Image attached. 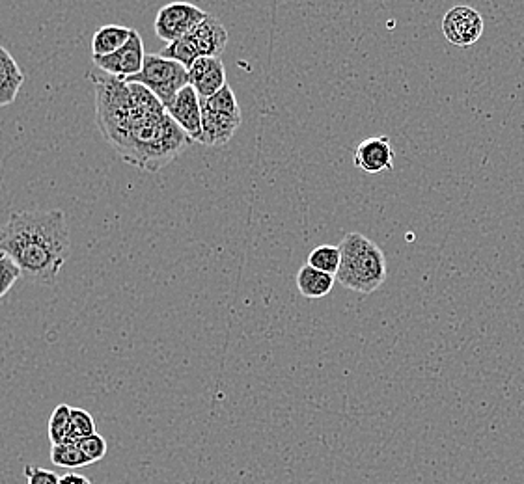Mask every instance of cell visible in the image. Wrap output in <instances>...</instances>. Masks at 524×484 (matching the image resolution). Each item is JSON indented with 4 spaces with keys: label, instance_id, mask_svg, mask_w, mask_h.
I'll return each mask as SVG.
<instances>
[{
    "label": "cell",
    "instance_id": "6da1fadb",
    "mask_svg": "<svg viewBox=\"0 0 524 484\" xmlns=\"http://www.w3.org/2000/svg\"><path fill=\"white\" fill-rule=\"evenodd\" d=\"M88 79L94 84L99 133L122 161L157 174L193 144L146 86L107 73H88Z\"/></svg>",
    "mask_w": 524,
    "mask_h": 484
},
{
    "label": "cell",
    "instance_id": "7a4b0ae2",
    "mask_svg": "<svg viewBox=\"0 0 524 484\" xmlns=\"http://www.w3.org/2000/svg\"><path fill=\"white\" fill-rule=\"evenodd\" d=\"M0 252L14 259L28 282H55L71 252L64 211L14 213L0 226Z\"/></svg>",
    "mask_w": 524,
    "mask_h": 484
},
{
    "label": "cell",
    "instance_id": "3957f363",
    "mask_svg": "<svg viewBox=\"0 0 524 484\" xmlns=\"http://www.w3.org/2000/svg\"><path fill=\"white\" fill-rule=\"evenodd\" d=\"M342 261L336 272V282L344 289L372 295L387 282V257L383 250L359 231L347 233L338 244Z\"/></svg>",
    "mask_w": 524,
    "mask_h": 484
},
{
    "label": "cell",
    "instance_id": "277c9868",
    "mask_svg": "<svg viewBox=\"0 0 524 484\" xmlns=\"http://www.w3.org/2000/svg\"><path fill=\"white\" fill-rule=\"evenodd\" d=\"M202 108V138L200 144L209 148L226 146L241 127V107L234 90L226 84L211 97L200 99Z\"/></svg>",
    "mask_w": 524,
    "mask_h": 484
},
{
    "label": "cell",
    "instance_id": "5b68a950",
    "mask_svg": "<svg viewBox=\"0 0 524 484\" xmlns=\"http://www.w3.org/2000/svg\"><path fill=\"white\" fill-rule=\"evenodd\" d=\"M228 43V30L221 21L213 15L185 34L180 40L166 45L161 51V56L176 60L189 69L200 58H221Z\"/></svg>",
    "mask_w": 524,
    "mask_h": 484
},
{
    "label": "cell",
    "instance_id": "8992f818",
    "mask_svg": "<svg viewBox=\"0 0 524 484\" xmlns=\"http://www.w3.org/2000/svg\"><path fill=\"white\" fill-rule=\"evenodd\" d=\"M125 81L146 86L166 108L185 86H189V69L161 54H146L142 71Z\"/></svg>",
    "mask_w": 524,
    "mask_h": 484
},
{
    "label": "cell",
    "instance_id": "52a82bcc",
    "mask_svg": "<svg viewBox=\"0 0 524 484\" xmlns=\"http://www.w3.org/2000/svg\"><path fill=\"white\" fill-rule=\"evenodd\" d=\"M207 15L198 6L189 2H170L163 6L155 17V34L165 43H174L176 40L189 34L196 25H200Z\"/></svg>",
    "mask_w": 524,
    "mask_h": 484
},
{
    "label": "cell",
    "instance_id": "ba28073f",
    "mask_svg": "<svg viewBox=\"0 0 524 484\" xmlns=\"http://www.w3.org/2000/svg\"><path fill=\"white\" fill-rule=\"evenodd\" d=\"M144 60H146L144 41L135 28H133L129 41L116 53L107 54V56H92V62L96 68L112 77L124 79V81L142 71Z\"/></svg>",
    "mask_w": 524,
    "mask_h": 484
},
{
    "label": "cell",
    "instance_id": "9c48e42d",
    "mask_svg": "<svg viewBox=\"0 0 524 484\" xmlns=\"http://www.w3.org/2000/svg\"><path fill=\"white\" fill-rule=\"evenodd\" d=\"M483 17L476 8L454 6L442 17V34L456 47H470L482 38Z\"/></svg>",
    "mask_w": 524,
    "mask_h": 484
},
{
    "label": "cell",
    "instance_id": "30bf717a",
    "mask_svg": "<svg viewBox=\"0 0 524 484\" xmlns=\"http://www.w3.org/2000/svg\"><path fill=\"white\" fill-rule=\"evenodd\" d=\"M166 112L172 116L183 129V133L189 136L193 142H200L202 138V108H200V97L196 94L193 86H185L180 94L174 97V101L166 107Z\"/></svg>",
    "mask_w": 524,
    "mask_h": 484
},
{
    "label": "cell",
    "instance_id": "8fae6325",
    "mask_svg": "<svg viewBox=\"0 0 524 484\" xmlns=\"http://www.w3.org/2000/svg\"><path fill=\"white\" fill-rule=\"evenodd\" d=\"M394 148L388 136H372L359 144L355 151V166L366 174H385L394 168Z\"/></svg>",
    "mask_w": 524,
    "mask_h": 484
},
{
    "label": "cell",
    "instance_id": "7c38bea8",
    "mask_svg": "<svg viewBox=\"0 0 524 484\" xmlns=\"http://www.w3.org/2000/svg\"><path fill=\"white\" fill-rule=\"evenodd\" d=\"M189 84L200 99L217 94L226 86V69L222 58H200L189 68Z\"/></svg>",
    "mask_w": 524,
    "mask_h": 484
},
{
    "label": "cell",
    "instance_id": "4fadbf2b",
    "mask_svg": "<svg viewBox=\"0 0 524 484\" xmlns=\"http://www.w3.org/2000/svg\"><path fill=\"white\" fill-rule=\"evenodd\" d=\"M25 82V75L15 62L14 56L0 45V108L8 107L15 101Z\"/></svg>",
    "mask_w": 524,
    "mask_h": 484
},
{
    "label": "cell",
    "instance_id": "5bb4252c",
    "mask_svg": "<svg viewBox=\"0 0 524 484\" xmlns=\"http://www.w3.org/2000/svg\"><path fill=\"white\" fill-rule=\"evenodd\" d=\"M334 282H336V276L314 269L308 263L297 272L299 293L310 300H318V298L329 295L334 287Z\"/></svg>",
    "mask_w": 524,
    "mask_h": 484
},
{
    "label": "cell",
    "instance_id": "9a60e30c",
    "mask_svg": "<svg viewBox=\"0 0 524 484\" xmlns=\"http://www.w3.org/2000/svg\"><path fill=\"white\" fill-rule=\"evenodd\" d=\"M133 34V28L122 25H105L92 38V56H107L122 49Z\"/></svg>",
    "mask_w": 524,
    "mask_h": 484
},
{
    "label": "cell",
    "instance_id": "2e32d148",
    "mask_svg": "<svg viewBox=\"0 0 524 484\" xmlns=\"http://www.w3.org/2000/svg\"><path fill=\"white\" fill-rule=\"evenodd\" d=\"M51 462L58 468H66V470H77V468L90 466V460L84 457L81 447L75 440L53 445L51 447Z\"/></svg>",
    "mask_w": 524,
    "mask_h": 484
},
{
    "label": "cell",
    "instance_id": "e0dca14e",
    "mask_svg": "<svg viewBox=\"0 0 524 484\" xmlns=\"http://www.w3.org/2000/svg\"><path fill=\"white\" fill-rule=\"evenodd\" d=\"M47 434L51 444H64L71 440V406L68 404H58L53 414L49 417Z\"/></svg>",
    "mask_w": 524,
    "mask_h": 484
},
{
    "label": "cell",
    "instance_id": "ac0fdd59",
    "mask_svg": "<svg viewBox=\"0 0 524 484\" xmlns=\"http://www.w3.org/2000/svg\"><path fill=\"white\" fill-rule=\"evenodd\" d=\"M340 261H342L340 248L332 246V244L316 246L308 256V265H312L314 269L323 270L327 274H332V276H336V272L340 269Z\"/></svg>",
    "mask_w": 524,
    "mask_h": 484
},
{
    "label": "cell",
    "instance_id": "d6986e66",
    "mask_svg": "<svg viewBox=\"0 0 524 484\" xmlns=\"http://www.w3.org/2000/svg\"><path fill=\"white\" fill-rule=\"evenodd\" d=\"M90 434H96V421L84 408H71V440H83Z\"/></svg>",
    "mask_w": 524,
    "mask_h": 484
},
{
    "label": "cell",
    "instance_id": "ffe728a7",
    "mask_svg": "<svg viewBox=\"0 0 524 484\" xmlns=\"http://www.w3.org/2000/svg\"><path fill=\"white\" fill-rule=\"evenodd\" d=\"M19 278H23V274L17 263L8 254L0 252V298L10 293Z\"/></svg>",
    "mask_w": 524,
    "mask_h": 484
},
{
    "label": "cell",
    "instance_id": "44dd1931",
    "mask_svg": "<svg viewBox=\"0 0 524 484\" xmlns=\"http://www.w3.org/2000/svg\"><path fill=\"white\" fill-rule=\"evenodd\" d=\"M77 444L81 447L84 457L90 460V464H94L97 460L105 458V455H107V449H109L107 440H105L101 434H97V432L96 434L86 436L83 440H77Z\"/></svg>",
    "mask_w": 524,
    "mask_h": 484
},
{
    "label": "cell",
    "instance_id": "7402d4cb",
    "mask_svg": "<svg viewBox=\"0 0 524 484\" xmlns=\"http://www.w3.org/2000/svg\"><path fill=\"white\" fill-rule=\"evenodd\" d=\"M25 475H27V484H58L60 481V475L55 471L43 470L36 466H27Z\"/></svg>",
    "mask_w": 524,
    "mask_h": 484
},
{
    "label": "cell",
    "instance_id": "603a6c76",
    "mask_svg": "<svg viewBox=\"0 0 524 484\" xmlns=\"http://www.w3.org/2000/svg\"><path fill=\"white\" fill-rule=\"evenodd\" d=\"M58 484H92L88 477H84L81 473H75V471H69L66 475L60 477Z\"/></svg>",
    "mask_w": 524,
    "mask_h": 484
}]
</instances>
